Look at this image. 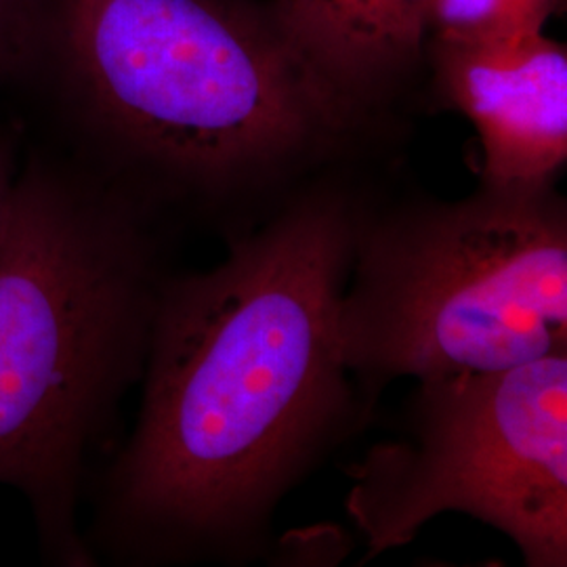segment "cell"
<instances>
[{
    "label": "cell",
    "mask_w": 567,
    "mask_h": 567,
    "mask_svg": "<svg viewBox=\"0 0 567 567\" xmlns=\"http://www.w3.org/2000/svg\"><path fill=\"white\" fill-rule=\"evenodd\" d=\"M368 198L309 183L173 271L152 324L137 421L97 477L95 561L243 567L274 557L284 501L372 423L337 316Z\"/></svg>",
    "instance_id": "6da1fadb"
},
{
    "label": "cell",
    "mask_w": 567,
    "mask_h": 567,
    "mask_svg": "<svg viewBox=\"0 0 567 567\" xmlns=\"http://www.w3.org/2000/svg\"><path fill=\"white\" fill-rule=\"evenodd\" d=\"M32 70L70 161L164 224H203L224 243L364 124L271 16L236 0H42Z\"/></svg>",
    "instance_id": "7a4b0ae2"
},
{
    "label": "cell",
    "mask_w": 567,
    "mask_h": 567,
    "mask_svg": "<svg viewBox=\"0 0 567 567\" xmlns=\"http://www.w3.org/2000/svg\"><path fill=\"white\" fill-rule=\"evenodd\" d=\"M175 227L81 164L37 150L0 224V486L53 566H97L79 508L140 385Z\"/></svg>",
    "instance_id": "3957f363"
},
{
    "label": "cell",
    "mask_w": 567,
    "mask_h": 567,
    "mask_svg": "<svg viewBox=\"0 0 567 567\" xmlns=\"http://www.w3.org/2000/svg\"><path fill=\"white\" fill-rule=\"evenodd\" d=\"M374 419L386 386L567 353V206L555 187L365 200L337 316Z\"/></svg>",
    "instance_id": "277c9868"
},
{
    "label": "cell",
    "mask_w": 567,
    "mask_h": 567,
    "mask_svg": "<svg viewBox=\"0 0 567 567\" xmlns=\"http://www.w3.org/2000/svg\"><path fill=\"white\" fill-rule=\"evenodd\" d=\"M349 480L364 564L461 513L507 536L527 567H566L567 353L414 381L393 433Z\"/></svg>",
    "instance_id": "5b68a950"
},
{
    "label": "cell",
    "mask_w": 567,
    "mask_h": 567,
    "mask_svg": "<svg viewBox=\"0 0 567 567\" xmlns=\"http://www.w3.org/2000/svg\"><path fill=\"white\" fill-rule=\"evenodd\" d=\"M440 102L475 126L482 183L550 187L567 161V53L543 30L492 41H437Z\"/></svg>",
    "instance_id": "8992f818"
},
{
    "label": "cell",
    "mask_w": 567,
    "mask_h": 567,
    "mask_svg": "<svg viewBox=\"0 0 567 567\" xmlns=\"http://www.w3.org/2000/svg\"><path fill=\"white\" fill-rule=\"evenodd\" d=\"M271 18L320 81L370 122L419 58L431 0H278Z\"/></svg>",
    "instance_id": "52a82bcc"
},
{
    "label": "cell",
    "mask_w": 567,
    "mask_h": 567,
    "mask_svg": "<svg viewBox=\"0 0 567 567\" xmlns=\"http://www.w3.org/2000/svg\"><path fill=\"white\" fill-rule=\"evenodd\" d=\"M550 0H431L437 41H492L540 32Z\"/></svg>",
    "instance_id": "ba28073f"
},
{
    "label": "cell",
    "mask_w": 567,
    "mask_h": 567,
    "mask_svg": "<svg viewBox=\"0 0 567 567\" xmlns=\"http://www.w3.org/2000/svg\"><path fill=\"white\" fill-rule=\"evenodd\" d=\"M42 0H0V84L28 72L41 34Z\"/></svg>",
    "instance_id": "9c48e42d"
},
{
    "label": "cell",
    "mask_w": 567,
    "mask_h": 567,
    "mask_svg": "<svg viewBox=\"0 0 567 567\" xmlns=\"http://www.w3.org/2000/svg\"><path fill=\"white\" fill-rule=\"evenodd\" d=\"M18 173H20V168H18V158H16V143H13L11 133L0 122V224L9 208Z\"/></svg>",
    "instance_id": "30bf717a"
}]
</instances>
